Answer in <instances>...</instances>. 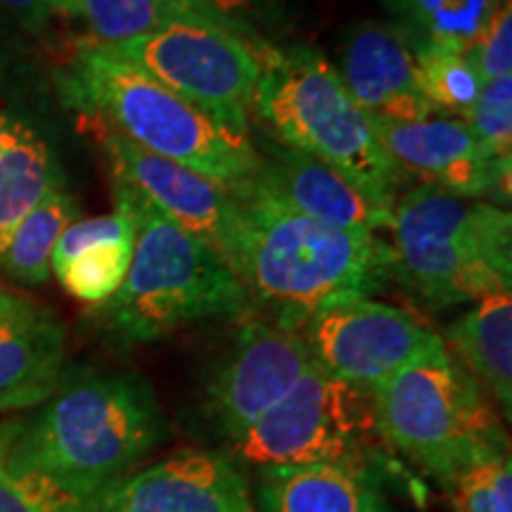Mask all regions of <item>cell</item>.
<instances>
[{
	"instance_id": "9",
	"label": "cell",
	"mask_w": 512,
	"mask_h": 512,
	"mask_svg": "<svg viewBox=\"0 0 512 512\" xmlns=\"http://www.w3.org/2000/svg\"><path fill=\"white\" fill-rule=\"evenodd\" d=\"M209 114L235 136H249L261 64L254 41L219 24H171L119 46H105Z\"/></svg>"
},
{
	"instance_id": "35",
	"label": "cell",
	"mask_w": 512,
	"mask_h": 512,
	"mask_svg": "<svg viewBox=\"0 0 512 512\" xmlns=\"http://www.w3.org/2000/svg\"><path fill=\"white\" fill-rule=\"evenodd\" d=\"M3 24H5V17H3V12H0V29H3Z\"/></svg>"
},
{
	"instance_id": "1",
	"label": "cell",
	"mask_w": 512,
	"mask_h": 512,
	"mask_svg": "<svg viewBox=\"0 0 512 512\" xmlns=\"http://www.w3.org/2000/svg\"><path fill=\"white\" fill-rule=\"evenodd\" d=\"M242 207L238 273L249 302L297 332L337 299L370 297L392 280V247L306 219L280 200L261 174L235 188Z\"/></svg>"
},
{
	"instance_id": "22",
	"label": "cell",
	"mask_w": 512,
	"mask_h": 512,
	"mask_svg": "<svg viewBox=\"0 0 512 512\" xmlns=\"http://www.w3.org/2000/svg\"><path fill=\"white\" fill-rule=\"evenodd\" d=\"M64 15H76L91 29L93 41L119 46L155 34L171 24H226L178 0H62ZM230 29V27H228Z\"/></svg>"
},
{
	"instance_id": "32",
	"label": "cell",
	"mask_w": 512,
	"mask_h": 512,
	"mask_svg": "<svg viewBox=\"0 0 512 512\" xmlns=\"http://www.w3.org/2000/svg\"><path fill=\"white\" fill-rule=\"evenodd\" d=\"M5 19L29 31H43L57 15H64L62 0H0Z\"/></svg>"
},
{
	"instance_id": "33",
	"label": "cell",
	"mask_w": 512,
	"mask_h": 512,
	"mask_svg": "<svg viewBox=\"0 0 512 512\" xmlns=\"http://www.w3.org/2000/svg\"><path fill=\"white\" fill-rule=\"evenodd\" d=\"M43 311H38L36 306H31L24 299L15 297V294L0 290V339L15 335V332L24 330L27 325L41 316Z\"/></svg>"
},
{
	"instance_id": "2",
	"label": "cell",
	"mask_w": 512,
	"mask_h": 512,
	"mask_svg": "<svg viewBox=\"0 0 512 512\" xmlns=\"http://www.w3.org/2000/svg\"><path fill=\"white\" fill-rule=\"evenodd\" d=\"M157 396L140 375H88L60 384L0 453L98 503L164 439Z\"/></svg>"
},
{
	"instance_id": "11",
	"label": "cell",
	"mask_w": 512,
	"mask_h": 512,
	"mask_svg": "<svg viewBox=\"0 0 512 512\" xmlns=\"http://www.w3.org/2000/svg\"><path fill=\"white\" fill-rule=\"evenodd\" d=\"M95 126L110 157L114 181L136 190L171 221L207 242L235 271L242 235V207L235 192L188 166L152 155L112 128Z\"/></svg>"
},
{
	"instance_id": "16",
	"label": "cell",
	"mask_w": 512,
	"mask_h": 512,
	"mask_svg": "<svg viewBox=\"0 0 512 512\" xmlns=\"http://www.w3.org/2000/svg\"><path fill=\"white\" fill-rule=\"evenodd\" d=\"M256 152L264 183L306 219L356 235H377L392 228V209L370 200L332 166L280 140H264Z\"/></svg>"
},
{
	"instance_id": "21",
	"label": "cell",
	"mask_w": 512,
	"mask_h": 512,
	"mask_svg": "<svg viewBox=\"0 0 512 512\" xmlns=\"http://www.w3.org/2000/svg\"><path fill=\"white\" fill-rule=\"evenodd\" d=\"M406 41H425L467 53L503 0H380Z\"/></svg>"
},
{
	"instance_id": "24",
	"label": "cell",
	"mask_w": 512,
	"mask_h": 512,
	"mask_svg": "<svg viewBox=\"0 0 512 512\" xmlns=\"http://www.w3.org/2000/svg\"><path fill=\"white\" fill-rule=\"evenodd\" d=\"M408 46L418 64L422 93L439 117L465 119L484 86L470 55L425 41H408Z\"/></svg>"
},
{
	"instance_id": "5",
	"label": "cell",
	"mask_w": 512,
	"mask_h": 512,
	"mask_svg": "<svg viewBox=\"0 0 512 512\" xmlns=\"http://www.w3.org/2000/svg\"><path fill=\"white\" fill-rule=\"evenodd\" d=\"M252 41L261 64L252 107L259 119L280 143L332 166L392 209L403 169L380 145L337 69L309 46L280 48L261 36Z\"/></svg>"
},
{
	"instance_id": "6",
	"label": "cell",
	"mask_w": 512,
	"mask_h": 512,
	"mask_svg": "<svg viewBox=\"0 0 512 512\" xmlns=\"http://www.w3.org/2000/svg\"><path fill=\"white\" fill-rule=\"evenodd\" d=\"M392 275L444 311L512 287V216L491 202L415 185L392 207Z\"/></svg>"
},
{
	"instance_id": "10",
	"label": "cell",
	"mask_w": 512,
	"mask_h": 512,
	"mask_svg": "<svg viewBox=\"0 0 512 512\" xmlns=\"http://www.w3.org/2000/svg\"><path fill=\"white\" fill-rule=\"evenodd\" d=\"M297 335L313 363L363 392H373L439 337L408 311L370 297L323 306L306 318Z\"/></svg>"
},
{
	"instance_id": "29",
	"label": "cell",
	"mask_w": 512,
	"mask_h": 512,
	"mask_svg": "<svg viewBox=\"0 0 512 512\" xmlns=\"http://www.w3.org/2000/svg\"><path fill=\"white\" fill-rule=\"evenodd\" d=\"M138 235V223L136 216L128 204L117 197V207L112 214L95 216V219L86 221H74L57 240L53 259H50V268L57 271L67 261H72L76 254H81L83 249L102 245V242H117L126 238H136Z\"/></svg>"
},
{
	"instance_id": "3",
	"label": "cell",
	"mask_w": 512,
	"mask_h": 512,
	"mask_svg": "<svg viewBox=\"0 0 512 512\" xmlns=\"http://www.w3.org/2000/svg\"><path fill=\"white\" fill-rule=\"evenodd\" d=\"M64 105L102 124L152 155L188 166L235 190L261 174L254 140L235 136L209 114L86 38L57 74Z\"/></svg>"
},
{
	"instance_id": "13",
	"label": "cell",
	"mask_w": 512,
	"mask_h": 512,
	"mask_svg": "<svg viewBox=\"0 0 512 512\" xmlns=\"http://www.w3.org/2000/svg\"><path fill=\"white\" fill-rule=\"evenodd\" d=\"M377 140L401 169L460 200H496L510 207L512 164L496 162L465 119L389 121L368 117Z\"/></svg>"
},
{
	"instance_id": "25",
	"label": "cell",
	"mask_w": 512,
	"mask_h": 512,
	"mask_svg": "<svg viewBox=\"0 0 512 512\" xmlns=\"http://www.w3.org/2000/svg\"><path fill=\"white\" fill-rule=\"evenodd\" d=\"M136 238L117 242H102L76 254L55 275L60 285L79 302L100 306L112 299L124 283L128 266H131Z\"/></svg>"
},
{
	"instance_id": "34",
	"label": "cell",
	"mask_w": 512,
	"mask_h": 512,
	"mask_svg": "<svg viewBox=\"0 0 512 512\" xmlns=\"http://www.w3.org/2000/svg\"><path fill=\"white\" fill-rule=\"evenodd\" d=\"M12 128H15V119H12L10 114L0 107V152H3V147L8 145V140L12 136Z\"/></svg>"
},
{
	"instance_id": "26",
	"label": "cell",
	"mask_w": 512,
	"mask_h": 512,
	"mask_svg": "<svg viewBox=\"0 0 512 512\" xmlns=\"http://www.w3.org/2000/svg\"><path fill=\"white\" fill-rule=\"evenodd\" d=\"M0 512H98V503L79 498L34 470L8 463L0 453Z\"/></svg>"
},
{
	"instance_id": "28",
	"label": "cell",
	"mask_w": 512,
	"mask_h": 512,
	"mask_svg": "<svg viewBox=\"0 0 512 512\" xmlns=\"http://www.w3.org/2000/svg\"><path fill=\"white\" fill-rule=\"evenodd\" d=\"M465 124L496 162L512 164V74L484 83Z\"/></svg>"
},
{
	"instance_id": "31",
	"label": "cell",
	"mask_w": 512,
	"mask_h": 512,
	"mask_svg": "<svg viewBox=\"0 0 512 512\" xmlns=\"http://www.w3.org/2000/svg\"><path fill=\"white\" fill-rule=\"evenodd\" d=\"M178 3L200 10L249 38L259 36L254 29L256 22L273 15V0H178Z\"/></svg>"
},
{
	"instance_id": "12",
	"label": "cell",
	"mask_w": 512,
	"mask_h": 512,
	"mask_svg": "<svg viewBox=\"0 0 512 512\" xmlns=\"http://www.w3.org/2000/svg\"><path fill=\"white\" fill-rule=\"evenodd\" d=\"M311 363L297 332L266 320H247L207 387L209 420L230 444L283 401Z\"/></svg>"
},
{
	"instance_id": "20",
	"label": "cell",
	"mask_w": 512,
	"mask_h": 512,
	"mask_svg": "<svg viewBox=\"0 0 512 512\" xmlns=\"http://www.w3.org/2000/svg\"><path fill=\"white\" fill-rule=\"evenodd\" d=\"M60 183L53 150L41 133L15 121L8 145L0 152V249L31 209Z\"/></svg>"
},
{
	"instance_id": "15",
	"label": "cell",
	"mask_w": 512,
	"mask_h": 512,
	"mask_svg": "<svg viewBox=\"0 0 512 512\" xmlns=\"http://www.w3.org/2000/svg\"><path fill=\"white\" fill-rule=\"evenodd\" d=\"M344 86L368 117L420 121L439 117L420 86L418 64L403 34L392 24L363 19L342 41Z\"/></svg>"
},
{
	"instance_id": "17",
	"label": "cell",
	"mask_w": 512,
	"mask_h": 512,
	"mask_svg": "<svg viewBox=\"0 0 512 512\" xmlns=\"http://www.w3.org/2000/svg\"><path fill=\"white\" fill-rule=\"evenodd\" d=\"M256 512H387L366 467L316 463L256 470Z\"/></svg>"
},
{
	"instance_id": "30",
	"label": "cell",
	"mask_w": 512,
	"mask_h": 512,
	"mask_svg": "<svg viewBox=\"0 0 512 512\" xmlns=\"http://www.w3.org/2000/svg\"><path fill=\"white\" fill-rule=\"evenodd\" d=\"M472 64L477 67L482 81H494L501 76L512 74V3L503 0L501 8L496 10L494 19L477 43L467 50Z\"/></svg>"
},
{
	"instance_id": "14",
	"label": "cell",
	"mask_w": 512,
	"mask_h": 512,
	"mask_svg": "<svg viewBox=\"0 0 512 512\" xmlns=\"http://www.w3.org/2000/svg\"><path fill=\"white\" fill-rule=\"evenodd\" d=\"M98 512H256L233 456L183 448L138 467L98 501Z\"/></svg>"
},
{
	"instance_id": "8",
	"label": "cell",
	"mask_w": 512,
	"mask_h": 512,
	"mask_svg": "<svg viewBox=\"0 0 512 512\" xmlns=\"http://www.w3.org/2000/svg\"><path fill=\"white\" fill-rule=\"evenodd\" d=\"M377 434L373 396L311 363L283 401L230 441L254 470L337 463L366 467Z\"/></svg>"
},
{
	"instance_id": "23",
	"label": "cell",
	"mask_w": 512,
	"mask_h": 512,
	"mask_svg": "<svg viewBox=\"0 0 512 512\" xmlns=\"http://www.w3.org/2000/svg\"><path fill=\"white\" fill-rule=\"evenodd\" d=\"M76 216L79 209L74 197L57 185L5 240L0 249V268L22 285L36 287L46 283L57 240L76 221Z\"/></svg>"
},
{
	"instance_id": "19",
	"label": "cell",
	"mask_w": 512,
	"mask_h": 512,
	"mask_svg": "<svg viewBox=\"0 0 512 512\" xmlns=\"http://www.w3.org/2000/svg\"><path fill=\"white\" fill-rule=\"evenodd\" d=\"M64 368V328L48 313L0 339V411L36 408L57 392Z\"/></svg>"
},
{
	"instance_id": "7",
	"label": "cell",
	"mask_w": 512,
	"mask_h": 512,
	"mask_svg": "<svg viewBox=\"0 0 512 512\" xmlns=\"http://www.w3.org/2000/svg\"><path fill=\"white\" fill-rule=\"evenodd\" d=\"M370 396L377 434L439 484L508 453L501 418L441 337Z\"/></svg>"
},
{
	"instance_id": "4",
	"label": "cell",
	"mask_w": 512,
	"mask_h": 512,
	"mask_svg": "<svg viewBox=\"0 0 512 512\" xmlns=\"http://www.w3.org/2000/svg\"><path fill=\"white\" fill-rule=\"evenodd\" d=\"M138 223L124 283L95 318L121 347H143L209 318L245 316L249 294L226 261L128 185L114 181Z\"/></svg>"
},
{
	"instance_id": "18",
	"label": "cell",
	"mask_w": 512,
	"mask_h": 512,
	"mask_svg": "<svg viewBox=\"0 0 512 512\" xmlns=\"http://www.w3.org/2000/svg\"><path fill=\"white\" fill-rule=\"evenodd\" d=\"M446 342L479 387L494 396L505 418L512 413V294L496 292L472 304L448 325Z\"/></svg>"
},
{
	"instance_id": "27",
	"label": "cell",
	"mask_w": 512,
	"mask_h": 512,
	"mask_svg": "<svg viewBox=\"0 0 512 512\" xmlns=\"http://www.w3.org/2000/svg\"><path fill=\"white\" fill-rule=\"evenodd\" d=\"M446 491L456 512H512L510 451L463 472Z\"/></svg>"
}]
</instances>
